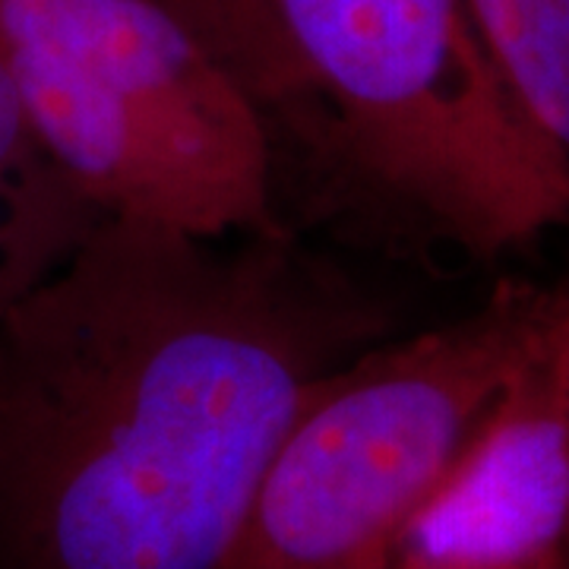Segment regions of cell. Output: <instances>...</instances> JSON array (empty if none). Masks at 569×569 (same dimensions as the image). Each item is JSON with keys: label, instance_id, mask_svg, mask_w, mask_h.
<instances>
[{"label": "cell", "instance_id": "6da1fadb", "mask_svg": "<svg viewBox=\"0 0 569 569\" xmlns=\"http://www.w3.org/2000/svg\"><path fill=\"white\" fill-rule=\"evenodd\" d=\"M387 332L282 224L102 219L0 313V569H216L310 392Z\"/></svg>", "mask_w": 569, "mask_h": 569}, {"label": "cell", "instance_id": "7a4b0ae2", "mask_svg": "<svg viewBox=\"0 0 569 569\" xmlns=\"http://www.w3.org/2000/svg\"><path fill=\"white\" fill-rule=\"evenodd\" d=\"M0 70L104 219L200 238L279 224L263 104L162 0H0Z\"/></svg>", "mask_w": 569, "mask_h": 569}, {"label": "cell", "instance_id": "3957f363", "mask_svg": "<svg viewBox=\"0 0 569 569\" xmlns=\"http://www.w3.org/2000/svg\"><path fill=\"white\" fill-rule=\"evenodd\" d=\"M351 162L437 241L490 263L569 224V171L466 0H272Z\"/></svg>", "mask_w": 569, "mask_h": 569}, {"label": "cell", "instance_id": "277c9868", "mask_svg": "<svg viewBox=\"0 0 569 569\" xmlns=\"http://www.w3.org/2000/svg\"><path fill=\"white\" fill-rule=\"evenodd\" d=\"M560 291L488 305L332 370L272 449L216 569H389L415 509L531 346Z\"/></svg>", "mask_w": 569, "mask_h": 569}, {"label": "cell", "instance_id": "5b68a950", "mask_svg": "<svg viewBox=\"0 0 569 569\" xmlns=\"http://www.w3.org/2000/svg\"><path fill=\"white\" fill-rule=\"evenodd\" d=\"M548 323L408 519L389 569H569V408Z\"/></svg>", "mask_w": 569, "mask_h": 569}, {"label": "cell", "instance_id": "8992f818", "mask_svg": "<svg viewBox=\"0 0 569 569\" xmlns=\"http://www.w3.org/2000/svg\"><path fill=\"white\" fill-rule=\"evenodd\" d=\"M102 219L48 159L0 70V313L44 282Z\"/></svg>", "mask_w": 569, "mask_h": 569}, {"label": "cell", "instance_id": "52a82bcc", "mask_svg": "<svg viewBox=\"0 0 569 569\" xmlns=\"http://www.w3.org/2000/svg\"><path fill=\"white\" fill-rule=\"evenodd\" d=\"M526 118L569 171V0H466Z\"/></svg>", "mask_w": 569, "mask_h": 569}, {"label": "cell", "instance_id": "ba28073f", "mask_svg": "<svg viewBox=\"0 0 569 569\" xmlns=\"http://www.w3.org/2000/svg\"><path fill=\"white\" fill-rule=\"evenodd\" d=\"M222 58L266 108H298L313 89L272 0H162Z\"/></svg>", "mask_w": 569, "mask_h": 569}, {"label": "cell", "instance_id": "9c48e42d", "mask_svg": "<svg viewBox=\"0 0 569 569\" xmlns=\"http://www.w3.org/2000/svg\"><path fill=\"white\" fill-rule=\"evenodd\" d=\"M548 342L550 351H553V361H557V373H560L569 408V295H563V291H560V298L553 305V313H550Z\"/></svg>", "mask_w": 569, "mask_h": 569}]
</instances>
